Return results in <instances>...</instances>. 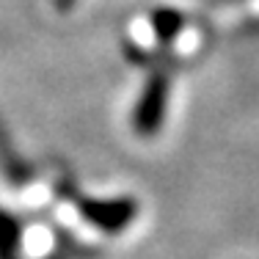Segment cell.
I'll return each mask as SVG.
<instances>
[{
    "label": "cell",
    "mask_w": 259,
    "mask_h": 259,
    "mask_svg": "<svg viewBox=\"0 0 259 259\" xmlns=\"http://www.w3.org/2000/svg\"><path fill=\"white\" fill-rule=\"evenodd\" d=\"M133 212H135L133 201H113V204L89 207V215L97 221V226H102V229H121V226H127V221L133 218Z\"/></svg>",
    "instance_id": "7a4b0ae2"
},
{
    "label": "cell",
    "mask_w": 259,
    "mask_h": 259,
    "mask_svg": "<svg viewBox=\"0 0 259 259\" xmlns=\"http://www.w3.org/2000/svg\"><path fill=\"white\" fill-rule=\"evenodd\" d=\"M163 102H165V89L163 83H155L152 89H146L144 100L138 105V116H135V124L141 133H152L160 119H163Z\"/></svg>",
    "instance_id": "6da1fadb"
}]
</instances>
